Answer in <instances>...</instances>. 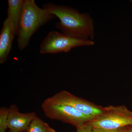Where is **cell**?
I'll return each instance as SVG.
<instances>
[{
    "mask_svg": "<svg viewBox=\"0 0 132 132\" xmlns=\"http://www.w3.org/2000/svg\"><path fill=\"white\" fill-rule=\"evenodd\" d=\"M43 8L59 18L60 22L55 26L62 34L80 39H94L93 21L87 14L81 13L72 8L52 3L45 5Z\"/></svg>",
    "mask_w": 132,
    "mask_h": 132,
    "instance_id": "cell-1",
    "label": "cell"
},
{
    "mask_svg": "<svg viewBox=\"0 0 132 132\" xmlns=\"http://www.w3.org/2000/svg\"><path fill=\"white\" fill-rule=\"evenodd\" d=\"M55 17L44 8L38 7L34 0H24L17 35L19 49L26 48L32 36L38 29Z\"/></svg>",
    "mask_w": 132,
    "mask_h": 132,
    "instance_id": "cell-2",
    "label": "cell"
},
{
    "mask_svg": "<svg viewBox=\"0 0 132 132\" xmlns=\"http://www.w3.org/2000/svg\"><path fill=\"white\" fill-rule=\"evenodd\" d=\"M42 108L48 118L71 124L76 128L93 120L72 107L52 97L45 99L42 104Z\"/></svg>",
    "mask_w": 132,
    "mask_h": 132,
    "instance_id": "cell-3",
    "label": "cell"
},
{
    "mask_svg": "<svg viewBox=\"0 0 132 132\" xmlns=\"http://www.w3.org/2000/svg\"><path fill=\"white\" fill-rule=\"evenodd\" d=\"M93 127L109 130L132 126V112L124 105L104 107V112L90 121Z\"/></svg>",
    "mask_w": 132,
    "mask_h": 132,
    "instance_id": "cell-4",
    "label": "cell"
},
{
    "mask_svg": "<svg viewBox=\"0 0 132 132\" xmlns=\"http://www.w3.org/2000/svg\"><path fill=\"white\" fill-rule=\"evenodd\" d=\"M94 44L92 40L73 38L57 31H51L42 43L40 52L42 54L67 52L74 47Z\"/></svg>",
    "mask_w": 132,
    "mask_h": 132,
    "instance_id": "cell-5",
    "label": "cell"
},
{
    "mask_svg": "<svg viewBox=\"0 0 132 132\" xmlns=\"http://www.w3.org/2000/svg\"><path fill=\"white\" fill-rule=\"evenodd\" d=\"M52 97L58 101L72 107L92 120L101 115L104 112V107L64 90L57 93Z\"/></svg>",
    "mask_w": 132,
    "mask_h": 132,
    "instance_id": "cell-6",
    "label": "cell"
},
{
    "mask_svg": "<svg viewBox=\"0 0 132 132\" xmlns=\"http://www.w3.org/2000/svg\"><path fill=\"white\" fill-rule=\"evenodd\" d=\"M9 109L7 127L9 132L27 131L32 121L37 116L34 112L22 113L15 105H11Z\"/></svg>",
    "mask_w": 132,
    "mask_h": 132,
    "instance_id": "cell-7",
    "label": "cell"
},
{
    "mask_svg": "<svg viewBox=\"0 0 132 132\" xmlns=\"http://www.w3.org/2000/svg\"><path fill=\"white\" fill-rule=\"evenodd\" d=\"M15 35H16L12 22L7 17L3 22L0 34V64L7 60Z\"/></svg>",
    "mask_w": 132,
    "mask_h": 132,
    "instance_id": "cell-8",
    "label": "cell"
},
{
    "mask_svg": "<svg viewBox=\"0 0 132 132\" xmlns=\"http://www.w3.org/2000/svg\"><path fill=\"white\" fill-rule=\"evenodd\" d=\"M23 0H8V1L7 18L12 22L15 35H17L19 21L21 14Z\"/></svg>",
    "mask_w": 132,
    "mask_h": 132,
    "instance_id": "cell-9",
    "label": "cell"
},
{
    "mask_svg": "<svg viewBox=\"0 0 132 132\" xmlns=\"http://www.w3.org/2000/svg\"><path fill=\"white\" fill-rule=\"evenodd\" d=\"M48 124L45 123L40 118L36 116L31 121L27 132H46L47 131Z\"/></svg>",
    "mask_w": 132,
    "mask_h": 132,
    "instance_id": "cell-10",
    "label": "cell"
},
{
    "mask_svg": "<svg viewBox=\"0 0 132 132\" xmlns=\"http://www.w3.org/2000/svg\"><path fill=\"white\" fill-rule=\"evenodd\" d=\"M9 109L5 107L0 109V132H6L7 129Z\"/></svg>",
    "mask_w": 132,
    "mask_h": 132,
    "instance_id": "cell-11",
    "label": "cell"
},
{
    "mask_svg": "<svg viewBox=\"0 0 132 132\" xmlns=\"http://www.w3.org/2000/svg\"><path fill=\"white\" fill-rule=\"evenodd\" d=\"M93 126L90 122L86 123L80 127L77 128L76 132H92Z\"/></svg>",
    "mask_w": 132,
    "mask_h": 132,
    "instance_id": "cell-12",
    "label": "cell"
},
{
    "mask_svg": "<svg viewBox=\"0 0 132 132\" xmlns=\"http://www.w3.org/2000/svg\"><path fill=\"white\" fill-rule=\"evenodd\" d=\"M92 132H111V131L100 128L93 127Z\"/></svg>",
    "mask_w": 132,
    "mask_h": 132,
    "instance_id": "cell-13",
    "label": "cell"
},
{
    "mask_svg": "<svg viewBox=\"0 0 132 132\" xmlns=\"http://www.w3.org/2000/svg\"><path fill=\"white\" fill-rule=\"evenodd\" d=\"M127 127L123 128L118 130L111 131V132H129V129L127 128Z\"/></svg>",
    "mask_w": 132,
    "mask_h": 132,
    "instance_id": "cell-14",
    "label": "cell"
},
{
    "mask_svg": "<svg viewBox=\"0 0 132 132\" xmlns=\"http://www.w3.org/2000/svg\"><path fill=\"white\" fill-rule=\"evenodd\" d=\"M48 129L51 132H56L55 130L54 129H53V128L50 127L48 125Z\"/></svg>",
    "mask_w": 132,
    "mask_h": 132,
    "instance_id": "cell-15",
    "label": "cell"
},
{
    "mask_svg": "<svg viewBox=\"0 0 132 132\" xmlns=\"http://www.w3.org/2000/svg\"><path fill=\"white\" fill-rule=\"evenodd\" d=\"M129 132H132V126L131 128H130V129H129Z\"/></svg>",
    "mask_w": 132,
    "mask_h": 132,
    "instance_id": "cell-16",
    "label": "cell"
},
{
    "mask_svg": "<svg viewBox=\"0 0 132 132\" xmlns=\"http://www.w3.org/2000/svg\"><path fill=\"white\" fill-rule=\"evenodd\" d=\"M48 128V127H47ZM46 132H51L50 131H49V130H48V129H47V131H46Z\"/></svg>",
    "mask_w": 132,
    "mask_h": 132,
    "instance_id": "cell-17",
    "label": "cell"
},
{
    "mask_svg": "<svg viewBox=\"0 0 132 132\" xmlns=\"http://www.w3.org/2000/svg\"><path fill=\"white\" fill-rule=\"evenodd\" d=\"M21 132H27V131H22Z\"/></svg>",
    "mask_w": 132,
    "mask_h": 132,
    "instance_id": "cell-18",
    "label": "cell"
},
{
    "mask_svg": "<svg viewBox=\"0 0 132 132\" xmlns=\"http://www.w3.org/2000/svg\"></svg>",
    "mask_w": 132,
    "mask_h": 132,
    "instance_id": "cell-19",
    "label": "cell"
}]
</instances>
